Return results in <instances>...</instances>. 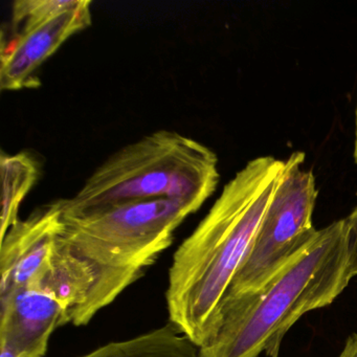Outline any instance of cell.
Segmentation results:
<instances>
[{"label":"cell","mask_w":357,"mask_h":357,"mask_svg":"<svg viewBox=\"0 0 357 357\" xmlns=\"http://www.w3.org/2000/svg\"><path fill=\"white\" fill-rule=\"evenodd\" d=\"M194 214L169 199L124 202L84 211L63 208L59 242L93 269L96 282L74 325H87L141 279L170 248L179 225Z\"/></svg>","instance_id":"cell-3"},{"label":"cell","mask_w":357,"mask_h":357,"mask_svg":"<svg viewBox=\"0 0 357 357\" xmlns=\"http://www.w3.org/2000/svg\"><path fill=\"white\" fill-rule=\"evenodd\" d=\"M355 148H354V158L357 164V107H356V131H355Z\"/></svg>","instance_id":"cell-14"},{"label":"cell","mask_w":357,"mask_h":357,"mask_svg":"<svg viewBox=\"0 0 357 357\" xmlns=\"http://www.w3.org/2000/svg\"><path fill=\"white\" fill-rule=\"evenodd\" d=\"M351 280L342 219L317 231L258 291L225 301L200 357H279L292 326L332 304Z\"/></svg>","instance_id":"cell-2"},{"label":"cell","mask_w":357,"mask_h":357,"mask_svg":"<svg viewBox=\"0 0 357 357\" xmlns=\"http://www.w3.org/2000/svg\"><path fill=\"white\" fill-rule=\"evenodd\" d=\"M89 0L68 10L45 24L18 33L1 47L0 89L20 91L39 86L37 70L73 35L89 28L93 20Z\"/></svg>","instance_id":"cell-8"},{"label":"cell","mask_w":357,"mask_h":357,"mask_svg":"<svg viewBox=\"0 0 357 357\" xmlns=\"http://www.w3.org/2000/svg\"><path fill=\"white\" fill-rule=\"evenodd\" d=\"M344 222L348 273L353 279L357 275V206L344 219Z\"/></svg>","instance_id":"cell-12"},{"label":"cell","mask_w":357,"mask_h":357,"mask_svg":"<svg viewBox=\"0 0 357 357\" xmlns=\"http://www.w3.org/2000/svg\"><path fill=\"white\" fill-rule=\"evenodd\" d=\"M0 357H45L52 334L68 324L41 280L0 298Z\"/></svg>","instance_id":"cell-7"},{"label":"cell","mask_w":357,"mask_h":357,"mask_svg":"<svg viewBox=\"0 0 357 357\" xmlns=\"http://www.w3.org/2000/svg\"><path fill=\"white\" fill-rule=\"evenodd\" d=\"M62 212L63 199L43 204L1 238L0 298L45 277L63 229Z\"/></svg>","instance_id":"cell-6"},{"label":"cell","mask_w":357,"mask_h":357,"mask_svg":"<svg viewBox=\"0 0 357 357\" xmlns=\"http://www.w3.org/2000/svg\"><path fill=\"white\" fill-rule=\"evenodd\" d=\"M81 3L82 0H17L12 8V26L20 29L18 33L26 32Z\"/></svg>","instance_id":"cell-11"},{"label":"cell","mask_w":357,"mask_h":357,"mask_svg":"<svg viewBox=\"0 0 357 357\" xmlns=\"http://www.w3.org/2000/svg\"><path fill=\"white\" fill-rule=\"evenodd\" d=\"M81 357H200L199 348L173 324L108 342Z\"/></svg>","instance_id":"cell-9"},{"label":"cell","mask_w":357,"mask_h":357,"mask_svg":"<svg viewBox=\"0 0 357 357\" xmlns=\"http://www.w3.org/2000/svg\"><path fill=\"white\" fill-rule=\"evenodd\" d=\"M218 181V158L210 148L175 131L158 130L112 154L74 197L63 199V208L84 211L169 199L195 213Z\"/></svg>","instance_id":"cell-4"},{"label":"cell","mask_w":357,"mask_h":357,"mask_svg":"<svg viewBox=\"0 0 357 357\" xmlns=\"http://www.w3.org/2000/svg\"><path fill=\"white\" fill-rule=\"evenodd\" d=\"M285 166V160L271 156L250 160L175 252L166 292L169 319L198 348L216 330L221 305Z\"/></svg>","instance_id":"cell-1"},{"label":"cell","mask_w":357,"mask_h":357,"mask_svg":"<svg viewBox=\"0 0 357 357\" xmlns=\"http://www.w3.org/2000/svg\"><path fill=\"white\" fill-rule=\"evenodd\" d=\"M40 164L30 152L7 154L1 152V238L20 218V206L40 176Z\"/></svg>","instance_id":"cell-10"},{"label":"cell","mask_w":357,"mask_h":357,"mask_svg":"<svg viewBox=\"0 0 357 357\" xmlns=\"http://www.w3.org/2000/svg\"><path fill=\"white\" fill-rule=\"evenodd\" d=\"M337 357H357V334L349 336Z\"/></svg>","instance_id":"cell-13"},{"label":"cell","mask_w":357,"mask_h":357,"mask_svg":"<svg viewBox=\"0 0 357 357\" xmlns=\"http://www.w3.org/2000/svg\"><path fill=\"white\" fill-rule=\"evenodd\" d=\"M304 160L303 152H294L285 160L283 176L223 302L258 291L317 233V187L312 172L301 168Z\"/></svg>","instance_id":"cell-5"}]
</instances>
